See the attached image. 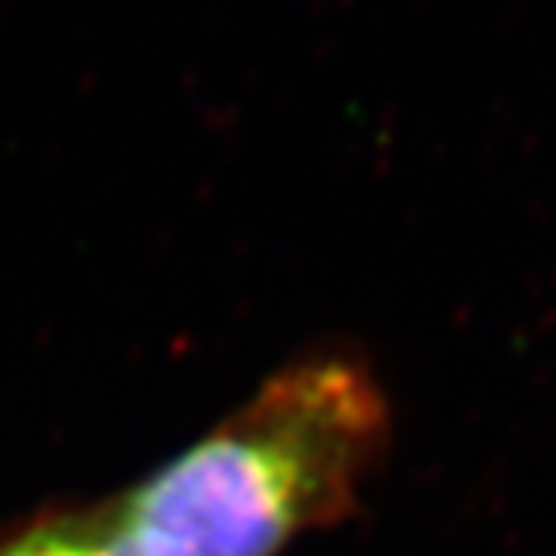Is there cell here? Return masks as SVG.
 <instances>
[{"label": "cell", "instance_id": "obj_1", "mask_svg": "<svg viewBox=\"0 0 556 556\" xmlns=\"http://www.w3.org/2000/svg\"><path fill=\"white\" fill-rule=\"evenodd\" d=\"M387 422L365 365H286L113 509L170 556H278L304 531L348 517L387 444Z\"/></svg>", "mask_w": 556, "mask_h": 556}, {"label": "cell", "instance_id": "obj_2", "mask_svg": "<svg viewBox=\"0 0 556 556\" xmlns=\"http://www.w3.org/2000/svg\"><path fill=\"white\" fill-rule=\"evenodd\" d=\"M0 556H170L138 535L113 506L37 525L0 542Z\"/></svg>", "mask_w": 556, "mask_h": 556}]
</instances>
